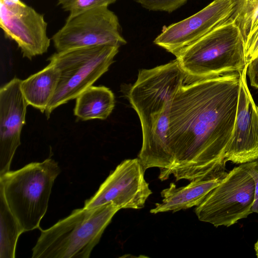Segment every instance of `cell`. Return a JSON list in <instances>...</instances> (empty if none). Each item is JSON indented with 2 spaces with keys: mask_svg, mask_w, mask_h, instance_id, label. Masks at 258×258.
Listing matches in <instances>:
<instances>
[{
  "mask_svg": "<svg viewBox=\"0 0 258 258\" xmlns=\"http://www.w3.org/2000/svg\"><path fill=\"white\" fill-rule=\"evenodd\" d=\"M242 72V71H241ZM241 72L184 84L170 106L168 140L174 163L165 180L190 182L224 177L225 154L237 114Z\"/></svg>",
  "mask_w": 258,
  "mask_h": 258,
  "instance_id": "6da1fadb",
  "label": "cell"
},
{
  "mask_svg": "<svg viewBox=\"0 0 258 258\" xmlns=\"http://www.w3.org/2000/svg\"><path fill=\"white\" fill-rule=\"evenodd\" d=\"M120 209L113 203L75 209L41 231L32 258H88L113 217Z\"/></svg>",
  "mask_w": 258,
  "mask_h": 258,
  "instance_id": "7a4b0ae2",
  "label": "cell"
},
{
  "mask_svg": "<svg viewBox=\"0 0 258 258\" xmlns=\"http://www.w3.org/2000/svg\"><path fill=\"white\" fill-rule=\"evenodd\" d=\"M234 18L213 29L176 56L186 75V83L241 72L248 66L244 39Z\"/></svg>",
  "mask_w": 258,
  "mask_h": 258,
  "instance_id": "3957f363",
  "label": "cell"
},
{
  "mask_svg": "<svg viewBox=\"0 0 258 258\" xmlns=\"http://www.w3.org/2000/svg\"><path fill=\"white\" fill-rule=\"evenodd\" d=\"M60 172L57 163L47 158L0 176V190L24 232L40 229L53 184Z\"/></svg>",
  "mask_w": 258,
  "mask_h": 258,
  "instance_id": "277c9868",
  "label": "cell"
},
{
  "mask_svg": "<svg viewBox=\"0 0 258 258\" xmlns=\"http://www.w3.org/2000/svg\"><path fill=\"white\" fill-rule=\"evenodd\" d=\"M119 47L105 45L56 52L47 60L60 72L56 89L45 111L47 118L59 106L76 99L106 73Z\"/></svg>",
  "mask_w": 258,
  "mask_h": 258,
  "instance_id": "5b68a950",
  "label": "cell"
},
{
  "mask_svg": "<svg viewBox=\"0 0 258 258\" xmlns=\"http://www.w3.org/2000/svg\"><path fill=\"white\" fill-rule=\"evenodd\" d=\"M258 161L235 167L195 209L198 219L215 227H228L252 213Z\"/></svg>",
  "mask_w": 258,
  "mask_h": 258,
  "instance_id": "8992f818",
  "label": "cell"
},
{
  "mask_svg": "<svg viewBox=\"0 0 258 258\" xmlns=\"http://www.w3.org/2000/svg\"><path fill=\"white\" fill-rule=\"evenodd\" d=\"M51 39L57 52L105 45L120 47L126 43L121 35L117 17L107 6L69 16Z\"/></svg>",
  "mask_w": 258,
  "mask_h": 258,
  "instance_id": "52a82bcc",
  "label": "cell"
},
{
  "mask_svg": "<svg viewBox=\"0 0 258 258\" xmlns=\"http://www.w3.org/2000/svg\"><path fill=\"white\" fill-rule=\"evenodd\" d=\"M186 83V75L176 59L139 71L127 97L141 123L170 107L173 96Z\"/></svg>",
  "mask_w": 258,
  "mask_h": 258,
  "instance_id": "ba28073f",
  "label": "cell"
},
{
  "mask_svg": "<svg viewBox=\"0 0 258 258\" xmlns=\"http://www.w3.org/2000/svg\"><path fill=\"white\" fill-rule=\"evenodd\" d=\"M242 0H214L194 15L164 27L155 44L176 56L213 29L233 19Z\"/></svg>",
  "mask_w": 258,
  "mask_h": 258,
  "instance_id": "9c48e42d",
  "label": "cell"
},
{
  "mask_svg": "<svg viewBox=\"0 0 258 258\" xmlns=\"http://www.w3.org/2000/svg\"><path fill=\"white\" fill-rule=\"evenodd\" d=\"M145 171L138 158L122 161L85 201L84 208L91 209L108 203L120 209L144 208L152 193L145 180Z\"/></svg>",
  "mask_w": 258,
  "mask_h": 258,
  "instance_id": "30bf717a",
  "label": "cell"
},
{
  "mask_svg": "<svg viewBox=\"0 0 258 258\" xmlns=\"http://www.w3.org/2000/svg\"><path fill=\"white\" fill-rule=\"evenodd\" d=\"M0 26L24 57L31 59L47 51L50 39L43 15L21 0H0Z\"/></svg>",
  "mask_w": 258,
  "mask_h": 258,
  "instance_id": "8fae6325",
  "label": "cell"
},
{
  "mask_svg": "<svg viewBox=\"0 0 258 258\" xmlns=\"http://www.w3.org/2000/svg\"><path fill=\"white\" fill-rule=\"evenodd\" d=\"M21 82L14 78L0 89V176L10 171L25 124L28 104L21 90Z\"/></svg>",
  "mask_w": 258,
  "mask_h": 258,
  "instance_id": "7c38bea8",
  "label": "cell"
},
{
  "mask_svg": "<svg viewBox=\"0 0 258 258\" xmlns=\"http://www.w3.org/2000/svg\"><path fill=\"white\" fill-rule=\"evenodd\" d=\"M247 67L241 73L236 119L225 154L226 161L235 164L258 159V109L247 84Z\"/></svg>",
  "mask_w": 258,
  "mask_h": 258,
  "instance_id": "4fadbf2b",
  "label": "cell"
},
{
  "mask_svg": "<svg viewBox=\"0 0 258 258\" xmlns=\"http://www.w3.org/2000/svg\"><path fill=\"white\" fill-rule=\"evenodd\" d=\"M223 177L192 181L187 185L180 187H177L171 182L168 188L161 192L163 198L161 203H156L150 212L152 214L175 212L197 207L220 183Z\"/></svg>",
  "mask_w": 258,
  "mask_h": 258,
  "instance_id": "5bb4252c",
  "label": "cell"
},
{
  "mask_svg": "<svg viewBox=\"0 0 258 258\" xmlns=\"http://www.w3.org/2000/svg\"><path fill=\"white\" fill-rule=\"evenodd\" d=\"M59 78V70L49 62L43 70L22 80L21 90L28 105L44 112L54 94Z\"/></svg>",
  "mask_w": 258,
  "mask_h": 258,
  "instance_id": "9a60e30c",
  "label": "cell"
},
{
  "mask_svg": "<svg viewBox=\"0 0 258 258\" xmlns=\"http://www.w3.org/2000/svg\"><path fill=\"white\" fill-rule=\"evenodd\" d=\"M115 105L112 92L105 86L87 88L76 98L74 114L82 120L106 119Z\"/></svg>",
  "mask_w": 258,
  "mask_h": 258,
  "instance_id": "2e32d148",
  "label": "cell"
},
{
  "mask_svg": "<svg viewBox=\"0 0 258 258\" xmlns=\"http://www.w3.org/2000/svg\"><path fill=\"white\" fill-rule=\"evenodd\" d=\"M24 232L0 190V258L15 257L18 239Z\"/></svg>",
  "mask_w": 258,
  "mask_h": 258,
  "instance_id": "e0dca14e",
  "label": "cell"
},
{
  "mask_svg": "<svg viewBox=\"0 0 258 258\" xmlns=\"http://www.w3.org/2000/svg\"><path fill=\"white\" fill-rule=\"evenodd\" d=\"M234 19L244 42L258 26V0H242Z\"/></svg>",
  "mask_w": 258,
  "mask_h": 258,
  "instance_id": "ac0fdd59",
  "label": "cell"
},
{
  "mask_svg": "<svg viewBox=\"0 0 258 258\" xmlns=\"http://www.w3.org/2000/svg\"><path fill=\"white\" fill-rule=\"evenodd\" d=\"M117 0H58L57 5L65 11L69 13V16H74L90 9L108 6Z\"/></svg>",
  "mask_w": 258,
  "mask_h": 258,
  "instance_id": "d6986e66",
  "label": "cell"
},
{
  "mask_svg": "<svg viewBox=\"0 0 258 258\" xmlns=\"http://www.w3.org/2000/svg\"><path fill=\"white\" fill-rule=\"evenodd\" d=\"M144 8L154 11L172 12L187 0H135Z\"/></svg>",
  "mask_w": 258,
  "mask_h": 258,
  "instance_id": "ffe728a7",
  "label": "cell"
},
{
  "mask_svg": "<svg viewBox=\"0 0 258 258\" xmlns=\"http://www.w3.org/2000/svg\"><path fill=\"white\" fill-rule=\"evenodd\" d=\"M244 54L247 65L258 56V26L244 41Z\"/></svg>",
  "mask_w": 258,
  "mask_h": 258,
  "instance_id": "44dd1931",
  "label": "cell"
},
{
  "mask_svg": "<svg viewBox=\"0 0 258 258\" xmlns=\"http://www.w3.org/2000/svg\"><path fill=\"white\" fill-rule=\"evenodd\" d=\"M247 73L251 85L258 88V56L248 64Z\"/></svg>",
  "mask_w": 258,
  "mask_h": 258,
  "instance_id": "7402d4cb",
  "label": "cell"
},
{
  "mask_svg": "<svg viewBox=\"0 0 258 258\" xmlns=\"http://www.w3.org/2000/svg\"><path fill=\"white\" fill-rule=\"evenodd\" d=\"M251 210L252 212L258 213V176L255 180L254 200Z\"/></svg>",
  "mask_w": 258,
  "mask_h": 258,
  "instance_id": "603a6c76",
  "label": "cell"
},
{
  "mask_svg": "<svg viewBox=\"0 0 258 258\" xmlns=\"http://www.w3.org/2000/svg\"><path fill=\"white\" fill-rule=\"evenodd\" d=\"M254 250L256 256L258 257V239L254 244Z\"/></svg>",
  "mask_w": 258,
  "mask_h": 258,
  "instance_id": "cb8c5ba5",
  "label": "cell"
},
{
  "mask_svg": "<svg viewBox=\"0 0 258 258\" xmlns=\"http://www.w3.org/2000/svg\"><path fill=\"white\" fill-rule=\"evenodd\" d=\"M257 109H258V106H257Z\"/></svg>",
  "mask_w": 258,
  "mask_h": 258,
  "instance_id": "d4e9b609",
  "label": "cell"
},
{
  "mask_svg": "<svg viewBox=\"0 0 258 258\" xmlns=\"http://www.w3.org/2000/svg\"></svg>",
  "mask_w": 258,
  "mask_h": 258,
  "instance_id": "484cf974",
  "label": "cell"
}]
</instances>
